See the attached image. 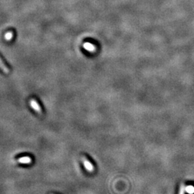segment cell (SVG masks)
<instances>
[{
	"label": "cell",
	"instance_id": "obj_5",
	"mask_svg": "<svg viewBox=\"0 0 194 194\" xmlns=\"http://www.w3.org/2000/svg\"><path fill=\"white\" fill-rule=\"evenodd\" d=\"M84 47L86 50H87V51H89L90 52L95 51V46L93 44H91L90 43H86L84 45Z\"/></svg>",
	"mask_w": 194,
	"mask_h": 194
},
{
	"label": "cell",
	"instance_id": "obj_3",
	"mask_svg": "<svg viewBox=\"0 0 194 194\" xmlns=\"http://www.w3.org/2000/svg\"><path fill=\"white\" fill-rule=\"evenodd\" d=\"M0 68H1L5 74H9V73L10 72V69H9V67L5 64V63L4 62L2 59L1 58V57H0Z\"/></svg>",
	"mask_w": 194,
	"mask_h": 194
},
{
	"label": "cell",
	"instance_id": "obj_1",
	"mask_svg": "<svg viewBox=\"0 0 194 194\" xmlns=\"http://www.w3.org/2000/svg\"><path fill=\"white\" fill-rule=\"evenodd\" d=\"M30 104L31 106V107L34 109L36 112L40 115H43V109L40 107V104L38 103V101L35 99H31L30 100Z\"/></svg>",
	"mask_w": 194,
	"mask_h": 194
},
{
	"label": "cell",
	"instance_id": "obj_8",
	"mask_svg": "<svg viewBox=\"0 0 194 194\" xmlns=\"http://www.w3.org/2000/svg\"><path fill=\"white\" fill-rule=\"evenodd\" d=\"M186 193V187L184 185H181L180 188V191L179 194H185Z\"/></svg>",
	"mask_w": 194,
	"mask_h": 194
},
{
	"label": "cell",
	"instance_id": "obj_6",
	"mask_svg": "<svg viewBox=\"0 0 194 194\" xmlns=\"http://www.w3.org/2000/svg\"><path fill=\"white\" fill-rule=\"evenodd\" d=\"M13 36H14V33H13V32H12V31L7 32V33L5 34V40H11L13 38Z\"/></svg>",
	"mask_w": 194,
	"mask_h": 194
},
{
	"label": "cell",
	"instance_id": "obj_7",
	"mask_svg": "<svg viewBox=\"0 0 194 194\" xmlns=\"http://www.w3.org/2000/svg\"><path fill=\"white\" fill-rule=\"evenodd\" d=\"M186 191L189 194L194 193V187L192 186H189L188 187H186Z\"/></svg>",
	"mask_w": 194,
	"mask_h": 194
},
{
	"label": "cell",
	"instance_id": "obj_4",
	"mask_svg": "<svg viewBox=\"0 0 194 194\" xmlns=\"http://www.w3.org/2000/svg\"><path fill=\"white\" fill-rule=\"evenodd\" d=\"M18 162L22 163V164H30L32 162L31 157H22L21 158L18 159Z\"/></svg>",
	"mask_w": 194,
	"mask_h": 194
},
{
	"label": "cell",
	"instance_id": "obj_2",
	"mask_svg": "<svg viewBox=\"0 0 194 194\" xmlns=\"http://www.w3.org/2000/svg\"><path fill=\"white\" fill-rule=\"evenodd\" d=\"M81 160L83 161L84 166L85 167L86 170L89 172H93L94 170V168L93 165L90 163V161L88 160L85 156L81 157Z\"/></svg>",
	"mask_w": 194,
	"mask_h": 194
}]
</instances>
